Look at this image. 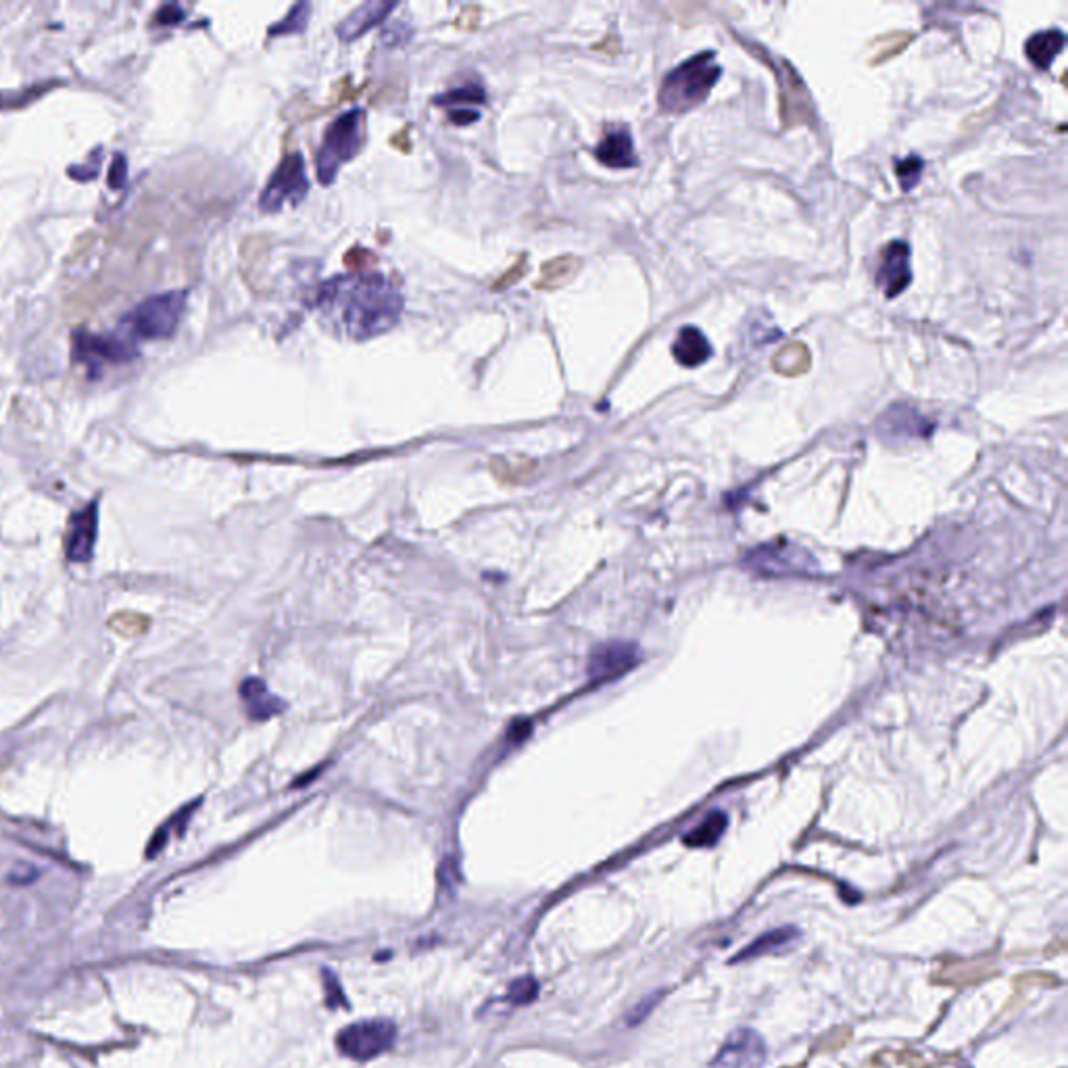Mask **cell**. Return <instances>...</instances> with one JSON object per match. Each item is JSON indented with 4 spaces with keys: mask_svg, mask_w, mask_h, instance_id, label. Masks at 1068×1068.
Listing matches in <instances>:
<instances>
[{
    "mask_svg": "<svg viewBox=\"0 0 1068 1068\" xmlns=\"http://www.w3.org/2000/svg\"><path fill=\"white\" fill-rule=\"evenodd\" d=\"M318 307L332 330L366 341L397 324L403 297L391 282L376 274L338 276L320 288Z\"/></svg>",
    "mask_w": 1068,
    "mask_h": 1068,
    "instance_id": "6da1fadb",
    "label": "cell"
},
{
    "mask_svg": "<svg viewBox=\"0 0 1068 1068\" xmlns=\"http://www.w3.org/2000/svg\"><path fill=\"white\" fill-rule=\"evenodd\" d=\"M720 76L722 67L712 51L699 53L683 61L681 65L674 67L662 82L658 94L660 109L672 115L693 111L708 99Z\"/></svg>",
    "mask_w": 1068,
    "mask_h": 1068,
    "instance_id": "7a4b0ae2",
    "label": "cell"
},
{
    "mask_svg": "<svg viewBox=\"0 0 1068 1068\" xmlns=\"http://www.w3.org/2000/svg\"><path fill=\"white\" fill-rule=\"evenodd\" d=\"M366 136L368 119L363 109H351L343 113L326 128L318 157H315L318 178L324 186L332 184L343 163L355 159L361 153L363 144H366Z\"/></svg>",
    "mask_w": 1068,
    "mask_h": 1068,
    "instance_id": "3957f363",
    "label": "cell"
},
{
    "mask_svg": "<svg viewBox=\"0 0 1068 1068\" xmlns=\"http://www.w3.org/2000/svg\"><path fill=\"white\" fill-rule=\"evenodd\" d=\"M184 309V290H167V293L153 295L138 303L130 313H126L124 324L138 338L159 341V338H169L176 334Z\"/></svg>",
    "mask_w": 1068,
    "mask_h": 1068,
    "instance_id": "277c9868",
    "label": "cell"
},
{
    "mask_svg": "<svg viewBox=\"0 0 1068 1068\" xmlns=\"http://www.w3.org/2000/svg\"><path fill=\"white\" fill-rule=\"evenodd\" d=\"M766 63L772 65L776 82H779V111L783 128L791 130L797 126H812L816 111L804 78L797 74L789 61H774L766 57Z\"/></svg>",
    "mask_w": 1068,
    "mask_h": 1068,
    "instance_id": "5b68a950",
    "label": "cell"
},
{
    "mask_svg": "<svg viewBox=\"0 0 1068 1068\" xmlns=\"http://www.w3.org/2000/svg\"><path fill=\"white\" fill-rule=\"evenodd\" d=\"M395 1039H397V1027L391 1021H384V1018H370V1021L353 1023L338 1031L336 1048L338 1052L351 1060L366 1062V1060H372L384 1054L388 1048H393Z\"/></svg>",
    "mask_w": 1068,
    "mask_h": 1068,
    "instance_id": "8992f818",
    "label": "cell"
},
{
    "mask_svg": "<svg viewBox=\"0 0 1068 1068\" xmlns=\"http://www.w3.org/2000/svg\"><path fill=\"white\" fill-rule=\"evenodd\" d=\"M307 192H309V180L305 174L303 155L293 151L280 161L270 182H267V186L263 188L261 197H259V207L267 213H276L286 203L299 205L307 197Z\"/></svg>",
    "mask_w": 1068,
    "mask_h": 1068,
    "instance_id": "52a82bcc",
    "label": "cell"
},
{
    "mask_svg": "<svg viewBox=\"0 0 1068 1068\" xmlns=\"http://www.w3.org/2000/svg\"><path fill=\"white\" fill-rule=\"evenodd\" d=\"M74 355L82 359L88 368L96 370L103 366H119L136 357V349L130 341L115 334H74Z\"/></svg>",
    "mask_w": 1068,
    "mask_h": 1068,
    "instance_id": "ba28073f",
    "label": "cell"
},
{
    "mask_svg": "<svg viewBox=\"0 0 1068 1068\" xmlns=\"http://www.w3.org/2000/svg\"><path fill=\"white\" fill-rule=\"evenodd\" d=\"M766 1043L751 1029H737L710 1062V1068H762L766 1062Z\"/></svg>",
    "mask_w": 1068,
    "mask_h": 1068,
    "instance_id": "9c48e42d",
    "label": "cell"
},
{
    "mask_svg": "<svg viewBox=\"0 0 1068 1068\" xmlns=\"http://www.w3.org/2000/svg\"><path fill=\"white\" fill-rule=\"evenodd\" d=\"M96 532H99V501H90L69 518L65 530V555L69 562L86 564L92 560Z\"/></svg>",
    "mask_w": 1068,
    "mask_h": 1068,
    "instance_id": "30bf717a",
    "label": "cell"
},
{
    "mask_svg": "<svg viewBox=\"0 0 1068 1068\" xmlns=\"http://www.w3.org/2000/svg\"><path fill=\"white\" fill-rule=\"evenodd\" d=\"M912 282L910 270V245L904 240H891L881 249L877 284L887 299L902 295Z\"/></svg>",
    "mask_w": 1068,
    "mask_h": 1068,
    "instance_id": "8fae6325",
    "label": "cell"
},
{
    "mask_svg": "<svg viewBox=\"0 0 1068 1068\" xmlns=\"http://www.w3.org/2000/svg\"><path fill=\"white\" fill-rule=\"evenodd\" d=\"M639 662V649L630 643L614 641L603 643L593 649L589 674L595 681H612L620 674L628 672Z\"/></svg>",
    "mask_w": 1068,
    "mask_h": 1068,
    "instance_id": "7c38bea8",
    "label": "cell"
},
{
    "mask_svg": "<svg viewBox=\"0 0 1068 1068\" xmlns=\"http://www.w3.org/2000/svg\"><path fill=\"white\" fill-rule=\"evenodd\" d=\"M272 251V240L267 236H249L240 245V272L255 293H267V257Z\"/></svg>",
    "mask_w": 1068,
    "mask_h": 1068,
    "instance_id": "4fadbf2b",
    "label": "cell"
},
{
    "mask_svg": "<svg viewBox=\"0 0 1068 1068\" xmlns=\"http://www.w3.org/2000/svg\"><path fill=\"white\" fill-rule=\"evenodd\" d=\"M595 157L597 161L612 169H630L639 163L633 147V136H630L628 128L624 126L608 128V132H605V136L597 144Z\"/></svg>",
    "mask_w": 1068,
    "mask_h": 1068,
    "instance_id": "5bb4252c",
    "label": "cell"
},
{
    "mask_svg": "<svg viewBox=\"0 0 1068 1068\" xmlns=\"http://www.w3.org/2000/svg\"><path fill=\"white\" fill-rule=\"evenodd\" d=\"M395 7L397 5L388 3V0H368V3L359 5L357 9H353L345 17V21L341 23V26H338V36H341V40H345V42H351V40L363 36L368 30H372L376 23H380Z\"/></svg>",
    "mask_w": 1068,
    "mask_h": 1068,
    "instance_id": "9a60e30c",
    "label": "cell"
},
{
    "mask_svg": "<svg viewBox=\"0 0 1068 1068\" xmlns=\"http://www.w3.org/2000/svg\"><path fill=\"white\" fill-rule=\"evenodd\" d=\"M672 357L683 368H697L712 357V345L699 328L685 326L678 330L672 343Z\"/></svg>",
    "mask_w": 1068,
    "mask_h": 1068,
    "instance_id": "2e32d148",
    "label": "cell"
},
{
    "mask_svg": "<svg viewBox=\"0 0 1068 1068\" xmlns=\"http://www.w3.org/2000/svg\"><path fill=\"white\" fill-rule=\"evenodd\" d=\"M801 937L799 929L797 927H779V929H772L764 935H760L756 941H751L747 948H743L737 956H733L731 964H739V962H747V960H756V958H762V956H768V954H774L779 950H787L791 948V945Z\"/></svg>",
    "mask_w": 1068,
    "mask_h": 1068,
    "instance_id": "e0dca14e",
    "label": "cell"
},
{
    "mask_svg": "<svg viewBox=\"0 0 1068 1068\" xmlns=\"http://www.w3.org/2000/svg\"><path fill=\"white\" fill-rule=\"evenodd\" d=\"M240 699L245 703L247 714L253 720H267L284 710V703L267 691L265 683L259 681V678H247V681L240 685Z\"/></svg>",
    "mask_w": 1068,
    "mask_h": 1068,
    "instance_id": "ac0fdd59",
    "label": "cell"
},
{
    "mask_svg": "<svg viewBox=\"0 0 1068 1068\" xmlns=\"http://www.w3.org/2000/svg\"><path fill=\"white\" fill-rule=\"evenodd\" d=\"M770 368L783 378H799L810 372L812 353L806 343L791 341L770 357Z\"/></svg>",
    "mask_w": 1068,
    "mask_h": 1068,
    "instance_id": "d6986e66",
    "label": "cell"
},
{
    "mask_svg": "<svg viewBox=\"0 0 1068 1068\" xmlns=\"http://www.w3.org/2000/svg\"><path fill=\"white\" fill-rule=\"evenodd\" d=\"M582 259L576 255H560L541 265V276L534 282L537 290H557L568 286L580 272Z\"/></svg>",
    "mask_w": 1068,
    "mask_h": 1068,
    "instance_id": "ffe728a7",
    "label": "cell"
},
{
    "mask_svg": "<svg viewBox=\"0 0 1068 1068\" xmlns=\"http://www.w3.org/2000/svg\"><path fill=\"white\" fill-rule=\"evenodd\" d=\"M1064 48V34L1060 30H1046L1033 34L1025 44V55L1039 71L1050 69L1054 59Z\"/></svg>",
    "mask_w": 1068,
    "mask_h": 1068,
    "instance_id": "44dd1931",
    "label": "cell"
},
{
    "mask_svg": "<svg viewBox=\"0 0 1068 1068\" xmlns=\"http://www.w3.org/2000/svg\"><path fill=\"white\" fill-rule=\"evenodd\" d=\"M912 42H914L912 32H889V34L877 36L868 44L870 53H872V57L868 59V65L879 67L883 63L893 61L895 57H900Z\"/></svg>",
    "mask_w": 1068,
    "mask_h": 1068,
    "instance_id": "7402d4cb",
    "label": "cell"
},
{
    "mask_svg": "<svg viewBox=\"0 0 1068 1068\" xmlns=\"http://www.w3.org/2000/svg\"><path fill=\"white\" fill-rule=\"evenodd\" d=\"M881 424L885 426V430L889 434H904V436H918L922 430L920 426L925 424V420L920 418L918 411L912 407V405H906V403H897L893 407H889L885 414L881 416Z\"/></svg>",
    "mask_w": 1068,
    "mask_h": 1068,
    "instance_id": "603a6c76",
    "label": "cell"
},
{
    "mask_svg": "<svg viewBox=\"0 0 1068 1068\" xmlns=\"http://www.w3.org/2000/svg\"><path fill=\"white\" fill-rule=\"evenodd\" d=\"M534 470H537V464H534L532 459H524V457H512V459L495 457L491 461V472L503 484L524 482Z\"/></svg>",
    "mask_w": 1068,
    "mask_h": 1068,
    "instance_id": "cb8c5ba5",
    "label": "cell"
},
{
    "mask_svg": "<svg viewBox=\"0 0 1068 1068\" xmlns=\"http://www.w3.org/2000/svg\"><path fill=\"white\" fill-rule=\"evenodd\" d=\"M726 824H728V820H726V816L722 812H712V814L706 816V820H703L695 831H691L685 837V843L689 847H712L724 835Z\"/></svg>",
    "mask_w": 1068,
    "mask_h": 1068,
    "instance_id": "d4e9b609",
    "label": "cell"
},
{
    "mask_svg": "<svg viewBox=\"0 0 1068 1068\" xmlns=\"http://www.w3.org/2000/svg\"><path fill=\"white\" fill-rule=\"evenodd\" d=\"M311 7L309 3H297L290 7L286 17L270 28V36H288V34H301L307 28Z\"/></svg>",
    "mask_w": 1068,
    "mask_h": 1068,
    "instance_id": "484cf974",
    "label": "cell"
},
{
    "mask_svg": "<svg viewBox=\"0 0 1068 1068\" xmlns=\"http://www.w3.org/2000/svg\"><path fill=\"white\" fill-rule=\"evenodd\" d=\"M197 804H199V801H194V804L182 808L172 820L163 824V827L157 831V835L153 837V841H151L149 847H147V856H149V858H153V856H157V854L161 852V849H163L165 843H167V839H169V835H172V831H174L176 827H178V829H184V827H186V822H188V818L192 816L194 808H197Z\"/></svg>",
    "mask_w": 1068,
    "mask_h": 1068,
    "instance_id": "4316f807",
    "label": "cell"
},
{
    "mask_svg": "<svg viewBox=\"0 0 1068 1068\" xmlns=\"http://www.w3.org/2000/svg\"><path fill=\"white\" fill-rule=\"evenodd\" d=\"M484 101H487V92H484L478 84L453 88L434 99L436 105H474V103H484Z\"/></svg>",
    "mask_w": 1068,
    "mask_h": 1068,
    "instance_id": "83f0119b",
    "label": "cell"
},
{
    "mask_svg": "<svg viewBox=\"0 0 1068 1068\" xmlns=\"http://www.w3.org/2000/svg\"><path fill=\"white\" fill-rule=\"evenodd\" d=\"M109 628L113 630V633L121 635V637H128V639H134V637H140L147 633L149 628V618H144L140 614H117L109 620Z\"/></svg>",
    "mask_w": 1068,
    "mask_h": 1068,
    "instance_id": "f1b7e54d",
    "label": "cell"
},
{
    "mask_svg": "<svg viewBox=\"0 0 1068 1068\" xmlns=\"http://www.w3.org/2000/svg\"><path fill=\"white\" fill-rule=\"evenodd\" d=\"M922 169H925V161H922V159L916 157V155H910V157H906L904 161H897V165H895V174H897V180H900L902 190L910 192V190L920 182Z\"/></svg>",
    "mask_w": 1068,
    "mask_h": 1068,
    "instance_id": "f546056e",
    "label": "cell"
},
{
    "mask_svg": "<svg viewBox=\"0 0 1068 1068\" xmlns=\"http://www.w3.org/2000/svg\"><path fill=\"white\" fill-rule=\"evenodd\" d=\"M322 981H324V998H326V1006L330 1010H336V1008H349V1002H347V995L343 991V985L341 981H338V977L332 973L330 968H324L322 970Z\"/></svg>",
    "mask_w": 1068,
    "mask_h": 1068,
    "instance_id": "4dcf8cb0",
    "label": "cell"
},
{
    "mask_svg": "<svg viewBox=\"0 0 1068 1068\" xmlns=\"http://www.w3.org/2000/svg\"><path fill=\"white\" fill-rule=\"evenodd\" d=\"M507 995H509V1000H512L516 1006L532 1004L534 1000H537V995H539V983L534 981L532 977L516 979L512 985H509Z\"/></svg>",
    "mask_w": 1068,
    "mask_h": 1068,
    "instance_id": "1f68e13d",
    "label": "cell"
},
{
    "mask_svg": "<svg viewBox=\"0 0 1068 1068\" xmlns=\"http://www.w3.org/2000/svg\"><path fill=\"white\" fill-rule=\"evenodd\" d=\"M526 265H528V257H526V255H520V257L516 259V263H514L512 267H509L507 272H503V274L491 284V288H493V290H507L509 286H516V284L524 278V274H526V270H528Z\"/></svg>",
    "mask_w": 1068,
    "mask_h": 1068,
    "instance_id": "d6a6232c",
    "label": "cell"
},
{
    "mask_svg": "<svg viewBox=\"0 0 1068 1068\" xmlns=\"http://www.w3.org/2000/svg\"><path fill=\"white\" fill-rule=\"evenodd\" d=\"M343 261H345V265L349 267V270H353V272H363V270H370L372 265H378V257L372 251L363 249V247L349 249L345 253Z\"/></svg>",
    "mask_w": 1068,
    "mask_h": 1068,
    "instance_id": "836d02e7",
    "label": "cell"
},
{
    "mask_svg": "<svg viewBox=\"0 0 1068 1068\" xmlns=\"http://www.w3.org/2000/svg\"><path fill=\"white\" fill-rule=\"evenodd\" d=\"M478 23H480V7L470 5V7L461 9L459 17L455 19V28L466 30V32H472V30L478 28Z\"/></svg>",
    "mask_w": 1068,
    "mask_h": 1068,
    "instance_id": "e575fe53",
    "label": "cell"
},
{
    "mask_svg": "<svg viewBox=\"0 0 1068 1068\" xmlns=\"http://www.w3.org/2000/svg\"><path fill=\"white\" fill-rule=\"evenodd\" d=\"M126 172H128V167H126V157H124V155H117V157L113 159L111 174H109V184H111V188H121V186H124V182H126Z\"/></svg>",
    "mask_w": 1068,
    "mask_h": 1068,
    "instance_id": "d590c367",
    "label": "cell"
},
{
    "mask_svg": "<svg viewBox=\"0 0 1068 1068\" xmlns=\"http://www.w3.org/2000/svg\"><path fill=\"white\" fill-rule=\"evenodd\" d=\"M593 51H595V53H603V55H612V57H614V55L620 53V42H618V38H616L614 34H610V36H605L603 42L595 44V46H593Z\"/></svg>",
    "mask_w": 1068,
    "mask_h": 1068,
    "instance_id": "8d00e7d4",
    "label": "cell"
},
{
    "mask_svg": "<svg viewBox=\"0 0 1068 1068\" xmlns=\"http://www.w3.org/2000/svg\"><path fill=\"white\" fill-rule=\"evenodd\" d=\"M155 17H157L159 23H176V21H180L184 17V13L176 5H165V7L159 9V13Z\"/></svg>",
    "mask_w": 1068,
    "mask_h": 1068,
    "instance_id": "74e56055",
    "label": "cell"
},
{
    "mask_svg": "<svg viewBox=\"0 0 1068 1068\" xmlns=\"http://www.w3.org/2000/svg\"><path fill=\"white\" fill-rule=\"evenodd\" d=\"M478 113L476 111H451L449 113V119L453 121L455 126H468V124H474V121H478Z\"/></svg>",
    "mask_w": 1068,
    "mask_h": 1068,
    "instance_id": "f35d334b",
    "label": "cell"
},
{
    "mask_svg": "<svg viewBox=\"0 0 1068 1068\" xmlns=\"http://www.w3.org/2000/svg\"><path fill=\"white\" fill-rule=\"evenodd\" d=\"M407 130L409 128L405 126L401 132L391 136V144H393V147H397L401 153H409L411 151V140H407Z\"/></svg>",
    "mask_w": 1068,
    "mask_h": 1068,
    "instance_id": "ab89813d",
    "label": "cell"
},
{
    "mask_svg": "<svg viewBox=\"0 0 1068 1068\" xmlns=\"http://www.w3.org/2000/svg\"><path fill=\"white\" fill-rule=\"evenodd\" d=\"M795 1068H804V1066H795Z\"/></svg>",
    "mask_w": 1068,
    "mask_h": 1068,
    "instance_id": "60d3db41",
    "label": "cell"
}]
</instances>
